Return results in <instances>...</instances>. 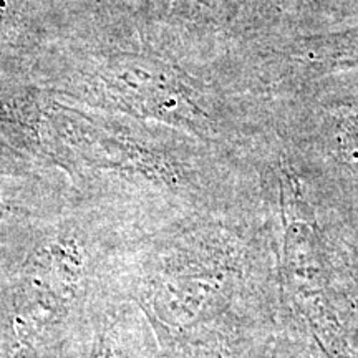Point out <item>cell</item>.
<instances>
[{
  "label": "cell",
  "instance_id": "cell-1",
  "mask_svg": "<svg viewBox=\"0 0 358 358\" xmlns=\"http://www.w3.org/2000/svg\"><path fill=\"white\" fill-rule=\"evenodd\" d=\"M111 245L65 227L25 250L0 282V358H53L69 343L92 312Z\"/></svg>",
  "mask_w": 358,
  "mask_h": 358
},
{
  "label": "cell",
  "instance_id": "cell-2",
  "mask_svg": "<svg viewBox=\"0 0 358 358\" xmlns=\"http://www.w3.org/2000/svg\"><path fill=\"white\" fill-rule=\"evenodd\" d=\"M7 211H8V208L6 204L2 203V201H0V221H2L3 217H6V214H7Z\"/></svg>",
  "mask_w": 358,
  "mask_h": 358
}]
</instances>
